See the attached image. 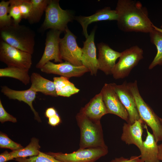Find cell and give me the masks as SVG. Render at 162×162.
<instances>
[{"label": "cell", "mask_w": 162, "mask_h": 162, "mask_svg": "<svg viewBox=\"0 0 162 162\" xmlns=\"http://www.w3.org/2000/svg\"><path fill=\"white\" fill-rule=\"evenodd\" d=\"M115 10L118 27L122 31L150 33L154 29L147 9L139 1L118 0Z\"/></svg>", "instance_id": "1"}, {"label": "cell", "mask_w": 162, "mask_h": 162, "mask_svg": "<svg viewBox=\"0 0 162 162\" xmlns=\"http://www.w3.org/2000/svg\"><path fill=\"white\" fill-rule=\"evenodd\" d=\"M2 40L10 45L32 54L35 45V33L25 26L15 24L0 29Z\"/></svg>", "instance_id": "2"}, {"label": "cell", "mask_w": 162, "mask_h": 162, "mask_svg": "<svg viewBox=\"0 0 162 162\" xmlns=\"http://www.w3.org/2000/svg\"><path fill=\"white\" fill-rule=\"evenodd\" d=\"M76 118L80 130V149L107 146L100 121L91 119L80 111Z\"/></svg>", "instance_id": "3"}, {"label": "cell", "mask_w": 162, "mask_h": 162, "mask_svg": "<svg viewBox=\"0 0 162 162\" xmlns=\"http://www.w3.org/2000/svg\"><path fill=\"white\" fill-rule=\"evenodd\" d=\"M127 85L134 98L140 118L151 128L157 142L162 141V124L160 118L143 99L138 89L136 80L127 83Z\"/></svg>", "instance_id": "4"}, {"label": "cell", "mask_w": 162, "mask_h": 162, "mask_svg": "<svg viewBox=\"0 0 162 162\" xmlns=\"http://www.w3.org/2000/svg\"><path fill=\"white\" fill-rule=\"evenodd\" d=\"M59 1L50 0L45 11V18L40 28L42 30L50 29L64 32L68 27V23L74 19L75 16L70 11L61 8Z\"/></svg>", "instance_id": "5"}, {"label": "cell", "mask_w": 162, "mask_h": 162, "mask_svg": "<svg viewBox=\"0 0 162 162\" xmlns=\"http://www.w3.org/2000/svg\"><path fill=\"white\" fill-rule=\"evenodd\" d=\"M142 49L137 45L127 49L121 52L118 62L112 72L116 79L128 76L132 70L143 58Z\"/></svg>", "instance_id": "6"}, {"label": "cell", "mask_w": 162, "mask_h": 162, "mask_svg": "<svg viewBox=\"0 0 162 162\" xmlns=\"http://www.w3.org/2000/svg\"><path fill=\"white\" fill-rule=\"evenodd\" d=\"M0 60L8 67L28 70L32 64V54L13 47L2 40L0 43Z\"/></svg>", "instance_id": "7"}, {"label": "cell", "mask_w": 162, "mask_h": 162, "mask_svg": "<svg viewBox=\"0 0 162 162\" xmlns=\"http://www.w3.org/2000/svg\"><path fill=\"white\" fill-rule=\"evenodd\" d=\"M108 153L107 147L79 148L70 153L49 152L47 153L63 162H95Z\"/></svg>", "instance_id": "8"}, {"label": "cell", "mask_w": 162, "mask_h": 162, "mask_svg": "<svg viewBox=\"0 0 162 162\" xmlns=\"http://www.w3.org/2000/svg\"><path fill=\"white\" fill-rule=\"evenodd\" d=\"M64 35L61 38L59 50L61 58L76 66L82 65L81 60L82 48L79 47L76 42V37L68 27Z\"/></svg>", "instance_id": "9"}, {"label": "cell", "mask_w": 162, "mask_h": 162, "mask_svg": "<svg viewBox=\"0 0 162 162\" xmlns=\"http://www.w3.org/2000/svg\"><path fill=\"white\" fill-rule=\"evenodd\" d=\"M61 32L55 30L50 29L46 35L45 46L42 56L36 67L40 69L47 62L54 60L56 62H63L59 50L60 36Z\"/></svg>", "instance_id": "10"}, {"label": "cell", "mask_w": 162, "mask_h": 162, "mask_svg": "<svg viewBox=\"0 0 162 162\" xmlns=\"http://www.w3.org/2000/svg\"><path fill=\"white\" fill-rule=\"evenodd\" d=\"M100 92L108 113L117 116L128 123L129 119L128 112L111 83H105Z\"/></svg>", "instance_id": "11"}, {"label": "cell", "mask_w": 162, "mask_h": 162, "mask_svg": "<svg viewBox=\"0 0 162 162\" xmlns=\"http://www.w3.org/2000/svg\"><path fill=\"white\" fill-rule=\"evenodd\" d=\"M40 69L42 72L46 74L58 75L69 78L81 76L85 73L89 72L83 65L76 66L67 62L55 64L50 61Z\"/></svg>", "instance_id": "12"}, {"label": "cell", "mask_w": 162, "mask_h": 162, "mask_svg": "<svg viewBox=\"0 0 162 162\" xmlns=\"http://www.w3.org/2000/svg\"><path fill=\"white\" fill-rule=\"evenodd\" d=\"M110 83L128 112L129 119L127 123L132 124L135 121L140 119L134 98L127 86V83L124 82L120 85Z\"/></svg>", "instance_id": "13"}, {"label": "cell", "mask_w": 162, "mask_h": 162, "mask_svg": "<svg viewBox=\"0 0 162 162\" xmlns=\"http://www.w3.org/2000/svg\"><path fill=\"white\" fill-rule=\"evenodd\" d=\"M95 30L94 29L83 42L81 62L88 70L92 75H95L98 70L96 48L94 42Z\"/></svg>", "instance_id": "14"}, {"label": "cell", "mask_w": 162, "mask_h": 162, "mask_svg": "<svg viewBox=\"0 0 162 162\" xmlns=\"http://www.w3.org/2000/svg\"><path fill=\"white\" fill-rule=\"evenodd\" d=\"M97 46L98 50V70L107 75L112 74L116 61L120 56L121 52L113 50L108 44L103 42L98 44Z\"/></svg>", "instance_id": "15"}, {"label": "cell", "mask_w": 162, "mask_h": 162, "mask_svg": "<svg viewBox=\"0 0 162 162\" xmlns=\"http://www.w3.org/2000/svg\"><path fill=\"white\" fill-rule=\"evenodd\" d=\"M118 18V14L115 10H112L110 7H107L97 10L94 14L90 16H76L74 17V19L81 25L83 34L86 38L89 35L87 28L90 24L94 22L102 21H117Z\"/></svg>", "instance_id": "16"}, {"label": "cell", "mask_w": 162, "mask_h": 162, "mask_svg": "<svg viewBox=\"0 0 162 162\" xmlns=\"http://www.w3.org/2000/svg\"><path fill=\"white\" fill-rule=\"evenodd\" d=\"M143 122L140 118L132 124L124 123L121 137L122 140L127 144L135 145L140 149L143 142L142 138Z\"/></svg>", "instance_id": "17"}, {"label": "cell", "mask_w": 162, "mask_h": 162, "mask_svg": "<svg viewBox=\"0 0 162 162\" xmlns=\"http://www.w3.org/2000/svg\"><path fill=\"white\" fill-rule=\"evenodd\" d=\"M1 92L10 99L22 101L28 104L33 112L35 119L39 122L41 121L38 112L35 111L32 105L36 97V92L30 88L27 90L19 91L12 89L6 86L1 87Z\"/></svg>", "instance_id": "18"}, {"label": "cell", "mask_w": 162, "mask_h": 162, "mask_svg": "<svg viewBox=\"0 0 162 162\" xmlns=\"http://www.w3.org/2000/svg\"><path fill=\"white\" fill-rule=\"evenodd\" d=\"M80 111L91 119L100 121L102 116L108 113L101 92L92 98Z\"/></svg>", "instance_id": "19"}, {"label": "cell", "mask_w": 162, "mask_h": 162, "mask_svg": "<svg viewBox=\"0 0 162 162\" xmlns=\"http://www.w3.org/2000/svg\"><path fill=\"white\" fill-rule=\"evenodd\" d=\"M144 127L146 130L147 136L140 149L141 153L140 158L144 162H160L158 158L157 142L154 136L149 132L145 124Z\"/></svg>", "instance_id": "20"}, {"label": "cell", "mask_w": 162, "mask_h": 162, "mask_svg": "<svg viewBox=\"0 0 162 162\" xmlns=\"http://www.w3.org/2000/svg\"><path fill=\"white\" fill-rule=\"evenodd\" d=\"M30 88L37 92H39L46 95L57 97L54 83L46 79L38 73L34 72L30 76Z\"/></svg>", "instance_id": "21"}, {"label": "cell", "mask_w": 162, "mask_h": 162, "mask_svg": "<svg viewBox=\"0 0 162 162\" xmlns=\"http://www.w3.org/2000/svg\"><path fill=\"white\" fill-rule=\"evenodd\" d=\"M57 95L69 97L79 92L80 89L69 80V78L60 76L53 78Z\"/></svg>", "instance_id": "22"}, {"label": "cell", "mask_w": 162, "mask_h": 162, "mask_svg": "<svg viewBox=\"0 0 162 162\" xmlns=\"http://www.w3.org/2000/svg\"><path fill=\"white\" fill-rule=\"evenodd\" d=\"M29 70L16 67H7L0 68V77H7L16 79L25 85L29 84L30 76L28 74Z\"/></svg>", "instance_id": "23"}, {"label": "cell", "mask_w": 162, "mask_h": 162, "mask_svg": "<svg viewBox=\"0 0 162 162\" xmlns=\"http://www.w3.org/2000/svg\"><path fill=\"white\" fill-rule=\"evenodd\" d=\"M149 34L151 42L157 49V54L148 67L152 69L157 65H162V33L154 28Z\"/></svg>", "instance_id": "24"}, {"label": "cell", "mask_w": 162, "mask_h": 162, "mask_svg": "<svg viewBox=\"0 0 162 162\" xmlns=\"http://www.w3.org/2000/svg\"><path fill=\"white\" fill-rule=\"evenodd\" d=\"M38 142V139L33 138L26 147L12 151L10 153L14 158L38 156L39 154L40 148Z\"/></svg>", "instance_id": "25"}, {"label": "cell", "mask_w": 162, "mask_h": 162, "mask_svg": "<svg viewBox=\"0 0 162 162\" xmlns=\"http://www.w3.org/2000/svg\"><path fill=\"white\" fill-rule=\"evenodd\" d=\"M50 0H31L32 9L27 19L30 24L38 22L46 9Z\"/></svg>", "instance_id": "26"}, {"label": "cell", "mask_w": 162, "mask_h": 162, "mask_svg": "<svg viewBox=\"0 0 162 162\" xmlns=\"http://www.w3.org/2000/svg\"><path fill=\"white\" fill-rule=\"evenodd\" d=\"M10 1L2 0L0 2V28L9 26L13 23L9 15Z\"/></svg>", "instance_id": "27"}, {"label": "cell", "mask_w": 162, "mask_h": 162, "mask_svg": "<svg viewBox=\"0 0 162 162\" xmlns=\"http://www.w3.org/2000/svg\"><path fill=\"white\" fill-rule=\"evenodd\" d=\"M18 162H63L58 160L52 155L40 152L36 156L31 157L29 158H15Z\"/></svg>", "instance_id": "28"}, {"label": "cell", "mask_w": 162, "mask_h": 162, "mask_svg": "<svg viewBox=\"0 0 162 162\" xmlns=\"http://www.w3.org/2000/svg\"><path fill=\"white\" fill-rule=\"evenodd\" d=\"M9 15L15 24H19L22 19L19 4L20 0H10Z\"/></svg>", "instance_id": "29"}, {"label": "cell", "mask_w": 162, "mask_h": 162, "mask_svg": "<svg viewBox=\"0 0 162 162\" xmlns=\"http://www.w3.org/2000/svg\"><path fill=\"white\" fill-rule=\"evenodd\" d=\"M0 147L2 148L10 149L13 151L22 149L24 147L10 139L5 134L0 132Z\"/></svg>", "instance_id": "30"}, {"label": "cell", "mask_w": 162, "mask_h": 162, "mask_svg": "<svg viewBox=\"0 0 162 162\" xmlns=\"http://www.w3.org/2000/svg\"><path fill=\"white\" fill-rule=\"evenodd\" d=\"M19 6L22 19H28L32 9L31 0H20Z\"/></svg>", "instance_id": "31"}, {"label": "cell", "mask_w": 162, "mask_h": 162, "mask_svg": "<svg viewBox=\"0 0 162 162\" xmlns=\"http://www.w3.org/2000/svg\"><path fill=\"white\" fill-rule=\"evenodd\" d=\"M0 121L3 123L5 122L10 121L13 123L17 122L16 118L8 113L3 107L0 100Z\"/></svg>", "instance_id": "32"}, {"label": "cell", "mask_w": 162, "mask_h": 162, "mask_svg": "<svg viewBox=\"0 0 162 162\" xmlns=\"http://www.w3.org/2000/svg\"><path fill=\"white\" fill-rule=\"evenodd\" d=\"M61 122V118L58 113L48 118V124L52 126H57Z\"/></svg>", "instance_id": "33"}, {"label": "cell", "mask_w": 162, "mask_h": 162, "mask_svg": "<svg viewBox=\"0 0 162 162\" xmlns=\"http://www.w3.org/2000/svg\"><path fill=\"white\" fill-rule=\"evenodd\" d=\"M14 158L10 152H8L7 151L0 154V162H6Z\"/></svg>", "instance_id": "34"}, {"label": "cell", "mask_w": 162, "mask_h": 162, "mask_svg": "<svg viewBox=\"0 0 162 162\" xmlns=\"http://www.w3.org/2000/svg\"><path fill=\"white\" fill-rule=\"evenodd\" d=\"M57 113L56 109L54 107H51L46 109L45 112V115L46 117L49 118Z\"/></svg>", "instance_id": "35"}, {"label": "cell", "mask_w": 162, "mask_h": 162, "mask_svg": "<svg viewBox=\"0 0 162 162\" xmlns=\"http://www.w3.org/2000/svg\"><path fill=\"white\" fill-rule=\"evenodd\" d=\"M131 160L130 162H144V161L140 158V156H132L130 158Z\"/></svg>", "instance_id": "36"}, {"label": "cell", "mask_w": 162, "mask_h": 162, "mask_svg": "<svg viewBox=\"0 0 162 162\" xmlns=\"http://www.w3.org/2000/svg\"><path fill=\"white\" fill-rule=\"evenodd\" d=\"M115 160L116 162H130L131 160L130 159L125 158L123 157L119 158H116Z\"/></svg>", "instance_id": "37"}, {"label": "cell", "mask_w": 162, "mask_h": 162, "mask_svg": "<svg viewBox=\"0 0 162 162\" xmlns=\"http://www.w3.org/2000/svg\"><path fill=\"white\" fill-rule=\"evenodd\" d=\"M158 158L160 160L162 161V143L158 145Z\"/></svg>", "instance_id": "38"}, {"label": "cell", "mask_w": 162, "mask_h": 162, "mask_svg": "<svg viewBox=\"0 0 162 162\" xmlns=\"http://www.w3.org/2000/svg\"><path fill=\"white\" fill-rule=\"evenodd\" d=\"M153 28L155 30L162 33V28H158L157 26H155L154 25L153 26Z\"/></svg>", "instance_id": "39"}, {"label": "cell", "mask_w": 162, "mask_h": 162, "mask_svg": "<svg viewBox=\"0 0 162 162\" xmlns=\"http://www.w3.org/2000/svg\"><path fill=\"white\" fill-rule=\"evenodd\" d=\"M110 162H116V161H115V159H114V160H111Z\"/></svg>", "instance_id": "40"}, {"label": "cell", "mask_w": 162, "mask_h": 162, "mask_svg": "<svg viewBox=\"0 0 162 162\" xmlns=\"http://www.w3.org/2000/svg\"><path fill=\"white\" fill-rule=\"evenodd\" d=\"M160 122L162 124V118H160Z\"/></svg>", "instance_id": "41"}, {"label": "cell", "mask_w": 162, "mask_h": 162, "mask_svg": "<svg viewBox=\"0 0 162 162\" xmlns=\"http://www.w3.org/2000/svg\"><path fill=\"white\" fill-rule=\"evenodd\" d=\"M160 28H162V24L161 25V26H160Z\"/></svg>", "instance_id": "42"}]
</instances>
